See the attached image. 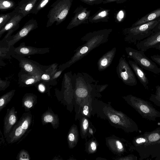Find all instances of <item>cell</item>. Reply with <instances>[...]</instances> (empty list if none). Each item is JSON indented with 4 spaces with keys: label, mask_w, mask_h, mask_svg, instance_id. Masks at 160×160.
Instances as JSON below:
<instances>
[{
    "label": "cell",
    "mask_w": 160,
    "mask_h": 160,
    "mask_svg": "<svg viewBox=\"0 0 160 160\" xmlns=\"http://www.w3.org/2000/svg\"><path fill=\"white\" fill-rule=\"evenodd\" d=\"M116 69L118 77L125 84L133 86L137 84L135 75L125 55L120 57Z\"/></svg>",
    "instance_id": "ba28073f"
},
{
    "label": "cell",
    "mask_w": 160,
    "mask_h": 160,
    "mask_svg": "<svg viewBox=\"0 0 160 160\" xmlns=\"http://www.w3.org/2000/svg\"><path fill=\"white\" fill-rule=\"evenodd\" d=\"M110 119L111 121L115 123H117L119 122L120 119L116 115H112L110 117Z\"/></svg>",
    "instance_id": "74e56055"
},
{
    "label": "cell",
    "mask_w": 160,
    "mask_h": 160,
    "mask_svg": "<svg viewBox=\"0 0 160 160\" xmlns=\"http://www.w3.org/2000/svg\"><path fill=\"white\" fill-rule=\"evenodd\" d=\"M117 49L114 47L102 56L98 60L97 66L98 70L102 71L111 64L114 58Z\"/></svg>",
    "instance_id": "ac0fdd59"
},
{
    "label": "cell",
    "mask_w": 160,
    "mask_h": 160,
    "mask_svg": "<svg viewBox=\"0 0 160 160\" xmlns=\"http://www.w3.org/2000/svg\"><path fill=\"white\" fill-rule=\"evenodd\" d=\"M91 147L92 150L95 151L96 149V143L94 142H92L91 144Z\"/></svg>",
    "instance_id": "7bdbcfd3"
},
{
    "label": "cell",
    "mask_w": 160,
    "mask_h": 160,
    "mask_svg": "<svg viewBox=\"0 0 160 160\" xmlns=\"http://www.w3.org/2000/svg\"><path fill=\"white\" fill-rule=\"evenodd\" d=\"M74 0H57L50 6L47 15L46 27L55 23L58 25L65 20L68 15Z\"/></svg>",
    "instance_id": "277c9868"
},
{
    "label": "cell",
    "mask_w": 160,
    "mask_h": 160,
    "mask_svg": "<svg viewBox=\"0 0 160 160\" xmlns=\"http://www.w3.org/2000/svg\"><path fill=\"white\" fill-rule=\"evenodd\" d=\"M38 27V23L35 19L29 20L15 34L9 38L7 41L8 47L13 46L17 42L26 37L31 31Z\"/></svg>",
    "instance_id": "7c38bea8"
},
{
    "label": "cell",
    "mask_w": 160,
    "mask_h": 160,
    "mask_svg": "<svg viewBox=\"0 0 160 160\" xmlns=\"http://www.w3.org/2000/svg\"><path fill=\"white\" fill-rule=\"evenodd\" d=\"M154 48L160 51V43L157 45Z\"/></svg>",
    "instance_id": "f6af8a7d"
},
{
    "label": "cell",
    "mask_w": 160,
    "mask_h": 160,
    "mask_svg": "<svg viewBox=\"0 0 160 160\" xmlns=\"http://www.w3.org/2000/svg\"><path fill=\"white\" fill-rule=\"evenodd\" d=\"M125 50L128 57L132 59L142 68L154 74H160V68L145 55L144 52L130 47H126Z\"/></svg>",
    "instance_id": "52a82bcc"
},
{
    "label": "cell",
    "mask_w": 160,
    "mask_h": 160,
    "mask_svg": "<svg viewBox=\"0 0 160 160\" xmlns=\"http://www.w3.org/2000/svg\"><path fill=\"white\" fill-rule=\"evenodd\" d=\"M17 112L14 107L7 110L3 122V134L6 138L12 128L18 122Z\"/></svg>",
    "instance_id": "5bb4252c"
},
{
    "label": "cell",
    "mask_w": 160,
    "mask_h": 160,
    "mask_svg": "<svg viewBox=\"0 0 160 160\" xmlns=\"http://www.w3.org/2000/svg\"><path fill=\"white\" fill-rule=\"evenodd\" d=\"M128 0H104L102 3L106 4L111 2H115L116 3L120 4L124 3Z\"/></svg>",
    "instance_id": "8d00e7d4"
},
{
    "label": "cell",
    "mask_w": 160,
    "mask_h": 160,
    "mask_svg": "<svg viewBox=\"0 0 160 160\" xmlns=\"http://www.w3.org/2000/svg\"><path fill=\"white\" fill-rule=\"evenodd\" d=\"M55 95L59 101L64 103L65 98L70 92L74 91V78L72 72L64 73L61 90L55 89Z\"/></svg>",
    "instance_id": "8fae6325"
},
{
    "label": "cell",
    "mask_w": 160,
    "mask_h": 160,
    "mask_svg": "<svg viewBox=\"0 0 160 160\" xmlns=\"http://www.w3.org/2000/svg\"><path fill=\"white\" fill-rule=\"evenodd\" d=\"M58 64L54 63L50 65L41 77V80L47 82L49 84L51 78L58 69Z\"/></svg>",
    "instance_id": "d4e9b609"
},
{
    "label": "cell",
    "mask_w": 160,
    "mask_h": 160,
    "mask_svg": "<svg viewBox=\"0 0 160 160\" xmlns=\"http://www.w3.org/2000/svg\"><path fill=\"white\" fill-rule=\"evenodd\" d=\"M72 132V131L70 130L69 132L68 136V140L70 147H71L72 142H73L75 139V136Z\"/></svg>",
    "instance_id": "e575fe53"
},
{
    "label": "cell",
    "mask_w": 160,
    "mask_h": 160,
    "mask_svg": "<svg viewBox=\"0 0 160 160\" xmlns=\"http://www.w3.org/2000/svg\"><path fill=\"white\" fill-rule=\"evenodd\" d=\"M128 62L139 82L146 89H148L149 80L143 69L133 61L129 60Z\"/></svg>",
    "instance_id": "44dd1931"
},
{
    "label": "cell",
    "mask_w": 160,
    "mask_h": 160,
    "mask_svg": "<svg viewBox=\"0 0 160 160\" xmlns=\"http://www.w3.org/2000/svg\"><path fill=\"white\" fill-rule=\"evenodd\" d=\"M160 43V30H159L138 42L136 45L138 50L145 52L151 48H154Z\"/></svg>",
    "instance_id": "9a60e30c"
},
{
    "label": "cell",
    "mask_w": 160,
    "mask_h": 160,
    "mask_svg": "<svg viewBox=\"0 0 160 160\" xmlns=\"http://www.w3.org/2000/svg\"><path fill=\"white\" fill-rule=\"evenodd\" d=\"M37 103V96L32 93H26L22 97V107L26 112L30 111Z\"/></svg>",
    "instance_id": "603a6c76"
},
{
    "label": "cell",
    "mask_w": 160,
    "mask_h": 160,
    "mask_svg": "<svg viewBox=\"0 0 160 160\" xmlns=\"http://www.w3.org/2000/svg\"><path fill=\"white\" fill-rule=\"evenodd\" d=\"M89 132L91 134H92L93 132L92 129H90Z\"/></svg>",
    "instance_id": "bcb514c9"
},
{
    "label": "cell",
    "mask_w": 160,
    "mask_h": 160,
    "mask_svg": "<svg viewBox=\"0 0 160 160\" xmlns=\"http://www.w3.org/2000/svg\"><path fill=\"white\" fill-rule=\"evenodd\" d=\"M155 88V94H151L149 99L156 106L160 107V86H156Z\"/></svg>",
    "instance_id": "f1b7e54d"
},
{
    "label": "cell",
    "mask_w": 160,
    "mask_h": 160,
    "mask_svg": "<svg viewBox=\"0 0 160 160\" xmlns=\"http://www.w3.org/2000/svg\"><path fill=\"white\" fill-rule=\"evenodd\" d=\"M18 76V85L21 87H26L34 86L41 80V75H32L21 69Z\"/></svg>",
    "instance_id": "2e32d148"
},
{
    "label": "cell",
    "mask_w": 160,
    "mask_h": 160,
    "mask_svg": "<svg viewBox=\"0 0 160 160\" xmlns=\"http://www.w3.org/2000/svg\"><path fill=\"white\" fill-rule=\"evenodd\" d=\"M38 0H22L12 11L21 14L24 17L30 13Z\"/></svg>",
    "instance_id": "e0dca14e"
},
{
    "label": "cell",
    "mask_w": 160,
    "mask_h": 160,
    "mask_svg": "<svg viewBox=\"0 0 160 160\" xmlns=\"http://www.w3.org/2000/svg\"><path fill=\"white\" fill-rule=\"evenodd\" d=\"M10 82L7 80H2L0 78V90L3 91L5 90L10 85Z\"/></svg>",
    "instance_id": "836d02e7"
},
{
    "label": "cell",
    "mask_w": 160,
    "mask_h": 160,
    "mask_svg": "<svg viewBox=\"0 0 160 160\" xmlns=\"http://www.w3.org/2000/svg\"><path fill=\"white\" fill-rule=\"evenodd\" d=\"M83 113L85 115H88V107L87 105H85L83 107Z\"/></svg>",
    "instance_id": "60d3db41"
},
{
    "label": "cell",
    "mask_w": 160,
    "mask_h": 160,
    "mask_svg": "<svg viewBox=\"0 0 160 160\" xmlns=\"http://www.w3.org/2000/svg\"><path fill=\"white\" fill-rule=\"evenodd\" d=\"M110 9L100 8L94 14L90 16L89 22L91 23H97L101 22H107L109 19Z\"/></svg>",
    "instance_id": "7402d4cb"
},
{
    "label": "cell",
    "mask_w": 160,
    "mask_h": 160,
    "mask_svg": "<svg viewBox=\"0 0 160 160\" xmlns=\"http://www.w3.org/2000/svg\"><path fill=\"white\" fill-rule=\"evenodd\" d=\"M16 90H12L2 96L0 98V112L11 101L15 94Z\"/></svg>",
    "instance_id": "484cf974"
},
{
    "label": "cell",
    "mask_w": 160,
    "mask_h": 160,
    "mask_svg": "<svg viewBox=\"0 0 160 160\" xmlns=\"http://www.w3.org/2000/svg\"><path fill=\"white\" fill-rule=\"evenodd\" d=\"M91 10L87 8L80 6L74 10L73 17L67 27V29H70L83 24H88Z\"/></svg>",
    "instance_id": "4fadbf2b"
},
{
    "label": "cell",
    "mask_w": 160,
    "mask_h": 160,
    "mask_svg": "<svg viewBox=\"0 0 160 160\" xmlns=\"http://www.w3.org/2000/svg\"><path fill=\"white\" fill-rule=\"evenodd\" d=\"M150 58L153 61L160 66V55H154L151 56Z\"/></svg>",
    "instance_id": "d590c367"
},
{
    "label": "cell",
    "mask_w": 160,
    "mask_h": 160,
    "mask_svg": "<svg viewBox=\"0 0 160 160\" xmlns=\"http://www.w3.org/2000/svg\"><path fill=\"white\" fill-rule=\"evenodd\" d=\"M144 138L143 142L135 144L140 159L156 158L160 160V128L151 132H146L142 134Z\"/></svg>",
    "instance_id": "7a4b0ae2"
},
{
    "label": "cell",
    "mask_w": 160,
    "mask_h": 160,
    "mask_svg": "<svg viewBox=\"0 0 160 160\" xmlns=\"http://www.w3.org/2000/svg\"><path fill=\"white\" fill-rule=\"evenodd\" d=\"M108 84H105L102 85H97L96 88L97 89H99V91H101L104 90L106 87H108Z\"/></svg>",
    "instance_id": "f35d334b"
},
{
    "label": "cell",
    "mask_w": 160,
    "mask_h": 160,
    "mask_svg": "<svg viewBox=\"0 0 160 160\" xmlns=\"http://www.w3.org/2000/svg\"><path fill=\"white\" fill-rule=\"evenodd\" d=\"M13 13L10 20L0 29V38L5 32L10 30L15 31L19 28V23L24 17L20 13Z\"/></svg>",
    "instance_id": "ffe728a7"
},
{
    "label": "cell",
    "mask_w": 160,
    "mask_h": 160,
    "mask_svg": "<svg viewBox=\"0 0 160 160\" xmlns=\"http://www.w3.org/2000/svg\"><path fill=\"white\" fill-rule=\"evenodd\" d=\"M51 86L48 83L42 80L37 82L34 86L37 90L42 93H46L48 96H50V90Z\"/></svg>",
    "instance_id": "4316f807"
},
{
    "label": "cell",
    "mask_w": 160,
    "mask_h": 160,
    "mask_svg": "<svg viewBox=\"0 0 160 160\" xmlns=\"http://www.w3.org/2000/svg\"><path fill=\"white\" fill-rule=\"evenodd\" d=\"M160 21V19L158 18L136 26L123 29L122 32L124 36V41L136 45L154 32Z\"/></svg>",
    "instance_id": "3957f363"
},
{
    "label": "cell",
    "mask_w": 160,
    "mask_h": 160,
    "mask_svg": "<svg viewBox=\"0 0 160 160\" xmlns=\"http://www.w3.org/2000/svg\"><path fill=\"white\" fill-rule=\"evenodd\" d=\"M88 125V122L87 119H85L82 123V126L83 129L84 130H87Z\"/></svg>",
    "instance_id": "ab89813d"
},
{
    "label": "cell",
    "mask_w": 160,
    "mask_h": 160,
    "mask_svg": "<svg viewBox=\"0 0 160 160\" xmlns=\"http://www.w3.org/2000/svg\"><path fill=\"white\" fill-rule=\"evenodd\" d=\"M33 120V115L30 111L23 113L6 138L8 143L20 141L26 133L31 130L30 129Z\"/></svg>",
    "instance_id": "5b68a950"
},
{
    "label": "cell",
    "mask_w": 160,
    "mask_h": 160,
    "mask_svg": "<svg viewBox=\"0 0 160 160\" xmlns=\"http://www.w3.org/2000/svg\"><path fill=\"white\" fill-rule=\"evenodd\" d=\"M117 146L118 148L120 150H122L123 148V146L122 143L119 141H117L116 142Z\"/></svg>",
    "instance_id": "b9f144b4"
},
{
    "label": "cell",
    "mask_w": 160,
    "mask_h": 160,
    "mask_svg": "<svg viewBox=\"0 0 160 160\" xmlns=\"http://www.w3.org/2000/svg\"><path fill=\"white\" fill-rule=\"evenodd\" d=\"M158 18L160 19V18ZM159 30H160V21L159 22V23L158 24L156 28L155 32Z\"/></svg>",
    "instance_id": "ee69618b"
},
{
    "label": "cell",
    "mask_w": 160,
    "mask_h": 160,
    "mask_svg": "<svg viewBox=\"0 0 160 160\" xmlns=\"http://www.w3.org/2000/svg\"><path fill=\"white\" fill-rule=\"evenodd\" d=\"M11 56L18 61L21 69L32 75H42L50 66L42 65L35 61L25 57L14 54Z\"/></svg>",
    "instance_id": "9c48e42d"
},
{
    "label": "cell",
    "mask_w": 160,
    "mask_h": 160,
    "mask_svg": "<svg viewBox=\"0 0 160 160\" xmlns=\"http://www.w3.org/2000/svg\"><path fill=\"white\" fill-rule=\"evenodd\" d=\"M41 122L43 125L50 123L54 129L58 128L59 124V120L58 114H55L51 108L44 112L41 117Z\"/></svg>",
    "instance_id": "d6986e66"
},
{
    "label": "cell",
    "mask_w": 160,
    "mask_h": 160,
    "mask_svg": "<svg viewBox=\"0 0 160 160\" xmlns=\"http://www.w3.org/2000/svg\"><path fill=\"white\" fill-rule=\"evenodd\" d=\"M50 1L51 0H38L32 9L31 13L36 15L40 10L45 7Z\"/></svg>",
    "instance_id": "f546056e"
},
{
    "label": "cell",
    "mask_w": 160,
    "mask_h": 160,
    "mask_svg": "<svg viewBox=\"0 0 160 160\" xmlns=\"http://www.w3.org/2000/svg\"><path fill=\"white\" fill-rule=\"evenodd\" d=\"M18 160H30L31 157L28 152L26 150H21L18 152L16 157Z\"/></svg>",
    "instance_id": "1f68e13d"
},
{
    "label": "cell",
    "mask_w": 160,
    "mask_h": 160,
    "mask_svg": "<svg viewBox=\"0 0 160 160\" xmlns=\"http://www.w3.org/2000/svg\"><path fill=\"white\" fill-rule=\"evenodd\" d=\"M50 48H38L31 46H27L22 42L17 47L13 46L10 47V54L25 57L36 54H42L50 52Z\"/></svg>",
    "instance_id": "30bf717a"
},
{
    "label": "cell",
    "mask_w": 160,
    "mask_h": 160,
    "mask_svg": "<svg viewBox=\"0 0 160 160\" xmlns=\"http://www.w3.org/2000/svg\"><path fill=\"white\" fill-rule=\"evenodd\" d=\"M82 2L89 5L98 4L102 3L104 0H80Z\"/></svg>",
    "instance_id": "d6a6232c"
},
{
    "label": "cell",
    "mask_w": 160,
    "mask_h": 160,
    "mask_svg": "<svg viewBox=\"0 0 160 160\" xmlns=\"http://www.w3.org/2000/svg\"><path fill=\"white\" fill-rule=\"evenodd\" d=\"M16 2L12 0H0V10L4 11L14 8Z\"/></svg>",
    "instance_id": "83f0119b"
},
{
    "label": "cell",
    "mask_w": 160,
    "mask_h": 160,
    "mask_svg": "<svg viewBox=\"0 0 160 160\" xmlns=\"http://www.w3.org/2000/svg\"><path fill=\"white\" fill-rule=\"evenodd\" d=\"M112 30L111 29H104L87 33L81 39L85 42L75 49L70 59L58 66V68L64 70L81 59L93 49L107 42Z\"/></svg>",
    "instance_id": "6da1fadb"
},
{
    "label": "cell",
    "mask_w": 160,
    "mask_h": 160,
    "mask_svg": "<svg viewBox=\"0 0 160 160\" xmlns=\"http://www.w3.org/2000/svg\"><path fill=\"white\" fill-rule=\"evenodd\" d=\"M126 98L130 105L143 118L155 121L160 117V112L148 101L131 95L128 96Z\"/></svg>",
    "instance_id": "8992f818"
},
{
    "label": "cell",
    "mask_w": 160,
    "mask_h": 160,
    "mask_svg": "<svg viewBox=\"0 0 160 160\" xmlns=\"http://www.w3.org/2000/svg\"><path fill=\"white\" fill-rule=\"evenodd\" d=\"M13 14L11 12L0 15V29L3 27L10 20Z\"/></svg>",
    "instance_id": "4dcf8cb0"
},
{
    "label": "cell",
    "mask_w": 160,
    "mask_h": 160,
    "mask_svg": "<svg viewBox=\"0 0 160 160\" xmlns=\"http://www.w3.org/2000/svg\"><path fill=\"white\" fill-rule=\"evenodd\" d=\"M160 18V8L152 11L138 20L132 25V27L136 26L156 19Z\"/></svg>",
    "instance_id": "cb8c5ba5"
}]
</instances>
